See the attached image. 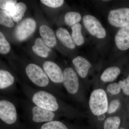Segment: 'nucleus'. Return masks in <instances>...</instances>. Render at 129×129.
Wrapping results in <instances>:
<instances>
[{"label":"nucleus","instance_id":"obj_7","mask_svg":"<svg viewBox=\"0 0 129 129\" xmlns=\"http://www.w3.org/2000/svg\"><path fill=\"white\" fill-rule=\"evenodd\" d=\"M83 22L86 29L93 36L100 39L106 37V30L95 17L91 15H85L83 17Z\"/></svg>","mask_w":129,"mask_h":129},{"label":"nucleus","instance_id":"obj_28","mask_svg":"<svg viewBox=\"0 0 129 129\" xmlns=\"http://www.w3.org/2000/svg\"><path fill=\"white\" fill-rule=\"evenodd\" d=\"M118 83L125 94L129 96V75L126 79L119 81Z\"/></svg>","mask_w":129,"mask_h":129},{"label":"nucleus","instance_id":"obj_12","mask_svg":"<svg viewBox=\"0 0 129 129\" xmlns=\"http://www.w3.org/2000/svg\"><path fill=\"white\" fill-rule=\"evenodd\" d=\"M77 73L82 78H85L88 75L89 70L92 67L90 63L82 57L79 56L72 61Z\"/></svg>","mask_w":129,"mask_h":129},{"label":"nucleus","instance_id":"obj_2","mask_svg":"<svg viewBox=\"0 0 129 129\" xmlns=\"http://www.w3.org/2000/svg\"><path fill=\"white\" fill-rule=\"evenodd\" d=\"M108 105V98L104 90L98 88L92 91L90 95L89 106L93 115L99 116L107 113Z\"/></svg>","mask_w":129,"mask_h":129},{"label":"nucleus","instance_id":"obj_8","mask_svg":"<svg viewBox=\"0 0 129 129\" xmlns=\"http://www.w3.org/2000/svg\"><path fill=\"white\" fill-rule=\"evenodd\" d=\"M109 23L114 27L122 28L129 24V8H124L114 9L109 13Z\"/></svg>","mask_w":129,"mask_h":129},{"label":"nucleus","instance_id":"obj_5","mask_svg":"<svg viewBox=\"0 0 129 129\" xmlns=\"http://www.w3.org/2000/svg\"><path fill=\"white\" fill-rule=\"evenodd\" d=\"M62 85L71 96L79 98L81 88L79 81L76 72L72 68H67L63 71Z\"/></svg>","mask_w":129,"mask_h":129},{"label":"nucleus","instance_id":"obj_23","mask_svg":"<svg viewBox=\"0 0 129 129\" xmlns=\"http://www.w3.org/2000/svg\"><path fill=\"white\" fill-rule=\"evenodd\" d=\"M10 50V44L2 32H0V53L2 54H6L9 52Z\"/></svg>","mask_w":129,"mask_h":129},{"label":"nucleus","instance_id":"obj_14","mask_svg":"<svg viewBox=\"0 0 129 129\" xmlns=\"http://www.w3.org/2000/svg\"><path fill=\"white\" fill-rule=\"evenodd\" d=\"M56 34L58 39L67 48L73 49L75 44L69 32L64 28L60 27L57 30Z\"/></svg>","mask_w":129,"mask_h":129},{"label":"nucleus","instance_id":"obj_25","mask_svg":"<svg viewBox=\"0 0 129 129\" xmlns=\"http://www.w3.org/2000/svg\"><path fill=\"white\" fill-rule=\"evenodd\" d=\"M120 105L121 103L119 99H113L109 103L107 113L110 114L115 113L120 108Z\"/></svg>","mask_w":129,"mask_h":129},{"label":"nucleus","instance_id":"obj_22","mask_svg":"<svg viewBox=\"0 0 129 129\" xmlns=\"http://www.w3.org/2000/svg\"><path fill=\"white\" fill-rule=\"evenodd\" d=\"M40 129H68L64 123L60 120H55L44 123Z\"/></svg>","mask_w":129,"mask_h":129},{"label":"nucleus","instance_id":"obj_16","mask_svg":"<svg viewBox=\"0 0 129 129\" xmlns=\"http://www.w3.org/2000/svg\"><path fill=\"white\" fill-rule=\"evenodd\" d=\"M120 73V70L118 67H109L106 69L102 74L101 80L105 83L112 82L117 79Z\"/></svg>","mask_w":129,"mask_h":129},{"label":"nucleus","instance_id":"obj_24","mask_svg":"<svg viewBox=\"0 0 129 129\" xmlns=\"http://www.w3.org/2000/svg\"><path fill=\"white\" fill-rule=\"evenodd\" d=\"M17 1L14 0H1L0 8L9 13L17 4Z\"/></svg>","mask_w":129,"mask_h":129},{"label":"nucleus","instance_id":"obj_27","mask_svg":"<svg viewBox=\"0 0 129 129\" xmlns=\"http://www.w3.org/2000/svg\"><path fill=\"white\" fill-rule=\"evenodd\" d=\"M40 1L48 7L56 8L62 6L64 1L63 0H41Z\"/></svg>","mask_w":129,"mask_h":129},{"label":"nucleus","instance_id":"obj_26","mask_svg":"<svg viewBox=\"0 0 129 129\" xmlns=\"http://www.w3.org/2000/svg\"><path fill=\"white\" fill-rule=\"evenodd\" d=\"M121 88L118 83H111L108 85L107 90L109 93L113 95L119 94L121 92Z\"/></svg>","mask_w":129,"mask_h":129},{"label":"nucleus","instance_id":"obj_18","mask_svg":"<svg viewBox=\"0 0 129 129\" xmlns=\"http://www.w3.org/2000/svg\"><path fill=\"white\" fill-rule=\"evenodd\" d=\"M82 26L78 23L72 26V37L75 44L78 46L81 45L84 42V39L81 33Z\"/></svg>","mask_w":129,"mask_h":129},{"label":"nucleus","instance_id":"obj_29","mask_svg":"<svg viewBox=\"0 0 129 129\" xmlns=\"http://www.w3.org/2000/svg\"><path fill=\"white\" fill-rule=\"evenodd\" d=\"M119 129H125L124 128H120Z\"/></svg>","mask_w":129,"mask_h":129},{"label":"nucleus","instance_id":"obj_9","mask_svg":"<svg viewBox=\"0 0 129 129\" xmlns=\"http://www.w3.org/2000/svg\"><path fill=\"white\" fill-rule=\"evenodd\" d=\"M42 69L54 85L62 84L63 71L56 63L52 61H46L42 64Z\"/></svg>","mask_w":129,"mask_h":129},{"label":"nucleus","instance_id":"obj_6","mask_svg":"<svg viewBox=\"0 0 129 129\" xmlns=\"http://www.w3.org/2000/svg\"><path fill=\"white\" fill-rule=\"evenodd\" d=\"M36 28L34 19L27 18L24 19L17 26L14 31L15 37L19 41H23L30 37Z\"/></svg>","mask_w":129,"mask_h":129},{"label":"nucleus","instance_id":"obj_20","mask_svg":"<svg viewBox=\"0 0 129 129\" xmlns=\"http://www.w3.org/2000/svg\"><path fill=\"white\" fill-rule=\"evenodd\" d=\"M81 16L77 12H69L65 14L64 17V22L67 25L73 26L80 21Z\"/></svg>","mask_w":129,"mask_h":129},{"label":"nucleus","instance_id":"obj_3","mask_svg":"<svg viewBox=\"0 0 129 129\" xmlns=\"http://www.w3.org/2000/svg\"><path fill=\"white\" fill-rule=\"evenodd\" d=\"M25 106L27 117L35 123H45L62 117L57 113L36 106L29 101L26 102Z\"/></svg>","mask_w":129,"mask_h":129},{"label":"nucleus","instance_id":"obj_21","mask_svg":"<svg viewBox=\"0 0 129 129\" xmlns=\"http://www.w3.org/2000/svg\"><path fill=\"white\" fill-rule=\"evenodd\" d=\"M0 24L5 27L12 28L14 26V21L9 12L5 10L0 11Z\"/></svg>","mask_w":129,"mask_h":129},{"label":"nucleus","instance_id":"obj_13","mask_svg":"<svg viewBox=\"0 0 129 129\" xmlns=\"http://www.w3.org/2000/svg\"><path fill=\"white\" fill-rule=\"evenodd\" d=\"M40 35L45 44L49 47H54L57 44L55 34L51 28L47 25L43 24L40 27Z\"/></svg>","mask_w":129,"mask_h":129},{"label":"nucleus","instance_id":"obj_4","mask_svg":"<svg viewBox=\"0 0 129 129\" xmlns=\"http://www.w3.org/2000/svg\"><path fill=\"white\" fill-rule=\"evenodd\" d=\"M16 105L11 100L4 97L0 99V119L9 125L16 123L18 118Z\"/></svg>","mask_w":129,"mask_h":129},{"label":"nucleus","instance_id":"obj_17","mask_svg":"<svg viewBox=\"0 0 129 129\" xmlns=\"http://www.w3.org/2000/svg\"><path fill=\"white\" fill-rule=\"evenodd\" d=\"M27 10V7L24 3L19 2L17 3L13 9L9 13L13 21L19 22L22 18Z\"/></svg>","mask_w":129,"mask_h":129},{"label":"nucleus","instance_id":"obj_15","mask_svg":"<svg viewBox=\"0 0 129 129\" xmlns=\"http://www.w3.org/2000/svg\"><path fill=\"white\" fill-rule=\"evenodd\" d=\"M32 49L36 55L42 58L47 57L51 50L50 47L47 46L42 39L40 38H37L35 40Z\"/></svg>","mask_w":129,"mask_h":129},{"label":"nucleus","instance_id":"obj_11","mask_svg":"<svg viewBox=\"0 0 129 129\" xmlns=\"http://www.w3.org/2000/svg\"><path fill=\"white\" fill-rule=\"evenodd\" d=\"M115 43L121 50H126L129 48V24L120 28L115 35Z\"/></svg>","mask_w":129,"mask_h":129},{"label":"nucleus","instance_id":"obj_10","mask_svg":"<svg viewBox=\"0 0 129 129\" xmlns=\"http://www.w3.org/2000/svg\"><path fill=\"white\" fill-rule=\"evenodd\" d=\"M14 76L10 72L5 70H0V90L1 93L9 92L14 89Z\"/></svg>","mask_w":129,"mask_h":129},{"label":"nucleus","instance_id":"obj_19","mask_svg":"<svg viewBox=\"0 0 129 129\" xmlns=\"http://www.w3.org/2000/svg\"><path fill=\"white\" fill-rule=\"evenodd\" d=\"M120 123L121 119L119 116L109 117L104 121V129H119Z\"/></svg>","mask_w":129,"mask_h":129},{"label":"nucleus","instance_id":"obj_1","mask_svg":"<svg viewBox=\"0 0 129 129\" xmlns=\"http://www.w3.org/2000/svg\"><path fill=\"white\" fill-rule=\"evenodd\" d=\"M22 89L29 101L36 106L62 116L75 117L78 115L74 109L49 91L36 89L26 84L23 86Z\"/></svg>","mask_w":129,"mask_h":129}]
</instances>
